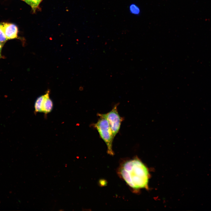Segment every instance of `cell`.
Listing matches in <instances>:
<instances>
[{"mask_svg": "<svg viewBox=\"0 0 211 211\" xmlns=\"http://www.w3.org/2000/svg\"><path fill=\"white\" fill-rule=\"evenodd\" d=\"M98 116L100 118L96 123L93 124V126L97 130L101 137L106 144L107 153L113 156L114 154L112 149V144L114 137L109 123L106 118L101 116Z\"/></svg>", "mask_w": 211, "mask_h": 211, "instance_id": "obj_2", "label": "cell"}, {"mask_svg": "<svg viewBox=\"0 0 211 211\" xmlns=\"http://www.w3.org/2000/svg\"><path fill=\"white\" fill-rule=\"evenodd\" d=\"M50 91L48 90L44 94V97L42 102V112L45 114L50 112L52 110L53 103L52 101L50 98Z\"/></svg>", "mask_w": 211, "mask_h": 211, "instance_id": "obj_5", "label": "cell"}, {"mask_svg": "<svg viewBox=\"0 0 211 211\" xmlns=\"http://www.w3.org/2000/svg\"><path fill=\"white\" fill-rule=\"evenodd\" d=\"M7 40L4 33L0 27V42L1 43L4 42Z\"/></svg>", "mask_w": 211, "mask_h": 211, "instance_id": "obj_9", "label": "cell"}, {"mask_svg": "<svg viewBox=\"0 0 211 211\" xmlns=\"http://www.w3.org/2000/svg\"><path fill=\"white\" fill-rule=\"evenodd\" d=\"M0 27L7 40L17 38L18 28L14 24L6 23H0Z\"/></svg>", "mask_w": 211, "mask_h": 211, "instance_id": "obj_4", "label": "cell"}, {"mask_svg": "<svg viewBox=\"0 0 211 211\" xmlns=\"http://www.w3.org/2000/svg\"><path fill=\"white\" fill-rule=\"evenodd\" d=\"M24 1L28 5H30L31 0H24Z\"/></svg>", "mask_w": 211, "mask_h": 211, "instance_id": "obj_10", "label": "cell"}, {"mask_svg": "<svg viewBox=\"0 0 211 211\" xmlns=\"http://www.w3.org/2000/svg\"><path fill=\"white\" fill-rule=\"evenodd\" d=\"M22 0V1H24V0Z\"/></svg>", "mask_w": 211, "mask_h": 211, "instance_id": "obj_12", "label": "cell"}, {"mask_svg": "<svg viewBox=\"0 0 211 211\" xmlns=\"http://www.w3.org/2000/svg\"><path fill=\"white\" fill-rule=\"evenodd\" d=\"M2 47V44H1V43H0V57L1 56V52Z\"/></svg>", "mask_w": 211, "mask_h": 211, "instance_id": "obj_11", "label": "cell"}, {"mask_svg": "<svg viewBox=\"0 0 211 211\" xmlns=\"http://www.w3.org/2000/svg\"><path fill=\"white\" fill-rule=\"evenodd\" d=\"M44 94L38 97L35 103L34 108L35 113L42 112V105Z\"/></svg>", "mask_w": 211, "mask_h": 211, "instance_id": "obj_6", "label": "cell"}, {"mask_svg": "<svg viewBox=\"0 0 211 211\" xmlns=\"http://www.w3.org/2000/svg\"><path fill=\"white\" fill-rule=\"evenodd\" d=\"M119 171L121 178L132 189L148 188L149 171L138 159L135 158L124 162L120 166Z\"/></svg>", "mask_w": 211, "mask_h": 211, "instance_id": "obj_1", "label": "cell"}, {"mask_svg": "<svg viewBox=\"0 0 211 211\" xmlns=\"http://www.w3.org/2000/svg\"><path fill=\"white\" fill-rule=\"evenodd\" d=\"M118 104L115 105L112 109L106 114L98 113L106 118L108 121L114 137L119 132L122 122L123 120L118 114L117 110Z\"/></svg>", "mask_w": 211, "mask_h": 211, "instance_id": "obj_3", "label": "cell"}, {"mask_svg": "<svg viewBox=\"0 0 211 211\" xmlns=\"http://www.w3.org/2000/svg\"><path fill=\"white\" fill-rule=\"evenodd\" d=\"M42 0H31L30 6L35 11Z\"/></svg>", "mask_w": 211, "mask_h": 211, "instance_id": "obj_8", "label": "cell"}, {"mask_svg": "<svg viewBox=\"0 0 211 211\" xmlns=\"http://www.w3.org/2000/svg\"><path fill=\"white\" fill-rule=\"evenodd\" d=\"M129 9L130 13L132 14L138 15L140 13L139 8L135 4H131L129 6Z\"/></svg>", "mask_w": 211, "mask_h": 211, "instance_id": "obj_7", "label": "cell"}]
</instances>
